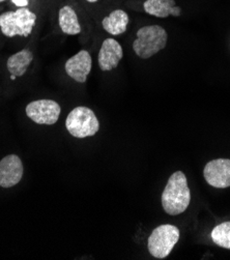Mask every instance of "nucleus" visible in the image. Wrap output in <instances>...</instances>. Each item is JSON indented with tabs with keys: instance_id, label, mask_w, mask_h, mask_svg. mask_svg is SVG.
Segmentation results:
<instances>
[{
	"instance_id": "nucleus-11",
	"label": "nucleus",
	"mask_w": 230,
	"mask_h": 260,
	"mask_svg": "<svg viewBox=\"0 0 230 260\" xmlns=\"http://www.w3.org/2000/svg\"><path fill=\"white\" fill-rule=\"evenodd\" d=\"M143 9L145 13L157 18L180 17L182 14V9L175 6L174 0H146Z\"/></svg>"
},
{
	"instance_id": "nucleus-10",
	"label": "nucleus",
	"mask_w": 230,
	"mask_h": 260,
	"mask_svg": "<svg viewBox=\"0 0 230 260\" xmlns=\"http://www.w3.org/2000/svg\"><path fill=\"white\" fill-rule=\"evenodd\" d=\"M122 56L123 51L120 44L113 39H107L103 42L98 52V67L103 72L111 71L117 68Z\"/></svg>"
},
{
	"instance_id": "nucleus-12",
	"label": "nucleus",
	"mask_w": 230,
	"mask_h": 260,
	"mask_svg": "<svg viewBox=\"0 0 230 260\" xmlns=\"http://www.w3.org/2000/svg\"><path fill=\"white\" fill-rule=\"evenodd\" d=\"M129 16L122 10H115L102 21L103 28L112 36H120L126 30L129 24Z\"/></svg>"
},
{
	"instance_id": "nucleus-14",
	"label": "nucleus",
	"mask_w": 230,
	"mask_h": 260,
	"mask_svg": "<svg viewBox=\"0 0 230 260\" xmlns=\"http://www.w3.org/2000/svg\"><path fill=\"white\" fill-rule=\"evenodd\" d=\"M59 26L63 34L69 36H76L81 32V26L78 21L76 12L73 8L65 6L59 10L58 14Z\"/></svg>"
},
{
	"instance_id": "nucleus-17",
	"label": "nucleus",
	"mask_w": 230,
	"mask_h": 260,
	"mask_svg": "<svg viewBox=\"0 0 230 260\" xmlns=\"http://www.w3.org/2000/svg\"><path fill=\"white\" fill-rule=\"evenodd\" d=\"M86 2H88V3H96V2H98V0H86Z\"/></svg>"
},
{
	"instance_id": "nucleus-1",
	"label": "nucleus",
	"mask_w": 230,
	"mask_h": 260,
	"mask_svg": "<svg viewBox=\"0 0 230 260\" xmlns=\"http://www.w3.org/2000/svg\"><path fill=\"white\" fill-rule=\"evenodd\" d=\"M191 192L184 172L176 171L168 179L162 193V205L170 216L183 214L190 205Z\"/></svg>"
},
{
	"instance_id": "nucleus-5",
	"label": "nucleus",
	"mask_w": 230,
	"mask_h": 260,
	"mask_svg": "<svg viewBox=\"0 0 230 260\" xmlns=\"http://www.w3.org/2000/svg\"><path fill=\"white\" fill-rule=\"evenodd\" d=\"M180 240V229L174 225L164 224L153 229L147 241V249L151 256L166 258Z\"/></svg>"
},
{
	"instance_id": "nucleus-15",
	"label": "nucleus",
	"mask_w": 230,
	"mask_h": 260,
	"mask_svg": "<svg viewBox=\"0 0 230 260\" xmlns=\"http://www.w3.org/2000/svg\"><path fill=\"white\" fill-rule=\"evenodd\" d=\"M213 242L225 249H230V222H224L216 226L212 231Z\"/></svg>"
},
{
	"instance_id": "nucleus-4",
	"label": "nucleus",
	"mask_w": 230,
	"mask_h": 260,
	"mask_svg": "<svg viewBox=\"0 0 230 260\" xmlns=\"http://www.w3.org/2000/svg\"><path fill=\"white\" fill-rule=\"evenodd\" d=\"M65 126L69 133L76 138H85L95 135L100 122L94 112L87 107H76L68 115Z\"/></svg>"
},
{
	"instance_id": "nucleus-19",
	"label": "nucleus",
	"mask_w": 230,
	"mask_h": 260,
	"mask_svg": "<svg viewBox=\"0 0 230 260\" xmlns=\"http://www.w3.org/2000/svg\"><path fill=\"white\" fill-rule=\"evenodd\" d=\"M4 2H6V0H0V3H4Z\"/></svg>"
},
{
	"instance_id": "nucleus-13",
	"label": "nucleus",
	"mask_w": 230,
	"mask_h": 260,
	"mask_svg": "<svg viewBox=\"0 0 230 260\" xmlns=\"http://www.w3.org/2000/svg\"><path fill=\"white\" fill-rule=\"evenodd\" d=\"M34 59L32 52L29 50H21L13 54L7 61L8 71L15 77H22L27 72L29 64Z\"/></svg>"
},
{
	"instance_id": "nucleus-16",
	"label": "nucleus",
	"mask_w": 230,
	"mask_h": 260,
	"mask_svg": "<svg viewBox=\"0 0 230 260\" xmlns=\"http://www.w3.org/2000/svg\"><path fill=\"white\" fill-rule=\"evenodd\" d=\"M12 3L18 8H27L29 0H12Z\"/></svg>"
},
{
	"instance_id": "nucleus-2",
	"label": "nucleus",
	"mask_w": 230,
	"mask_h": 260,
	"mask_svg": "<svg viewBox=\"0 0 230 260\" xmlns=\"http://www.w3.org/2000/svg\"><path fill=\"white\" fill-rule=\"evenodd\" d=\"M167 39L168 35L161 26H144L137 31V39L133 43V49L137 56L147 59L166 47Z\"/></svg>"
},
{
	"instance_id": "nucleus-8",
	"label": "nucleus",
	"mask_w": 230,
	"mask_h": 260,
	"mask_svg": "<svg viewBox=\"0 0 230 260\" xmlns=\"http://www.w3.org/2000/svg\"><path fill=\"white\" fill-rule=\"evenodd\" d=\"M24 172L21 159L16 154H9L0 161V187L12 188L20 183Z\"/></svg>"
},
{
	"instance_id": "nucleus-3",
	"label": "nucleus",
	"mask_w": 230,
	"mask_h": 260,
	"mask_svg": "<svg viewBox=\"0 0 230 260\" xmlns=\"http://www.w3.org/2000/svg\"><path fill=\"white\" fill-rule=\"evenodd\" d=\"M37 15L27 8H19L15 12H6L0 15V29L8 37L16 36L27 38L36 25Z\"/></svg>"
},
{
	"instance_id": "nucleus-9",
	"label": "nucleus",
	"mask_w": 230,
	"mask_h": 260,
	"mask_svg": "<svg viewBox=\"0 0 230 260\" xmlns=\"http://www.w3.org/2000/svg\"><path fill=\"white\" fill-rule=\"evenodd\" d=\"M91 64L92 59L88 51L81 50L79 53H77L65 62L64 68L67 74L72 79L79 83H84L91 71Z\"/></svg>"
},
{
	"instance_id": "nucleus-18",
	"label": "nucleus",
	"mask_w": 230,
	"mask_h": 260,
	"mask_svg": "<svg viewBox=\"0 0 230 260\" xmlns=\"http://www.w3.org/2000/svg\"><path fill=\"white\" fill-rule=\"evenodd\" d=\"M11 79H12V80H15V79H16V77L12 75V76H11Z\"/></svg>"
},
{
	"instance_id": "nucleus-6",
	"label": "nucleus",
	"mask_w": 230,
	"mask_h": 260,
	"mask_svg": "<svg viewBox=\"0 0 230 260\" xmlns=\"http://www.w3.org/2000/svg\"><path fill=\"white\" fill-rule=\"evenodd\" d=\"M61 109L59 104L52 100H38L26 106L27 116L39 124L52 125L57 122Z\"/></svg>"
},
{
	"instance_id": "nucleus-7",
	"label": "nucleus",
	"mask_w": 230,
	"mask_h": 260,
	"mask_svg": "<svg viewBox=\"0 0 230 260\" xmlns=\"http://www.w3.org/2000/svg\"><path fill=\"white\" fill-rule=\"evenodd\" d=\"M207 183L218 189L230 187V160L216 159L209 162L203 170Z\"/></svg>"
}]
</instances>
